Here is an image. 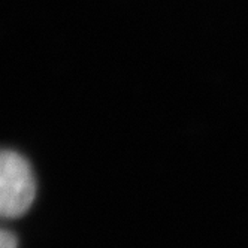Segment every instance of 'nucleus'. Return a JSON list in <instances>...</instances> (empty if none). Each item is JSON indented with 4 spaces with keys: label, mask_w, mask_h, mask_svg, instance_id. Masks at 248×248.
<instances>
[{
    "label": "nucleus",
    "mask_w": 248,
    "mask_h": 248,
    "mask_svg": "<svg viewBox=\"0 0 248 248\" xmlns=\"http://www.w3.org/2000/svg\"><path fill=\"white\" fill-rule=\"evenodd\" d=\"M36 196V181L27 158L12 150L0 157V211L5 218L24 216Z\"/></svg>",
    "instance_id": "1"
},
{
    "label": "nucleus",
    "mask_w": 248,
    "mask_h": 248,
    "mask_svg": "<svg viewBox=\"0 0 248 248\" xmlns=\"http://www.w3.org/2000/svg\"><path fill=\"white\" fill-rule=\"evenodd\" d=\"M0 248H18L16 236L9 230H2V233H0Z\"/></svg>",
    "instance_id": "2"
}]
</instances>
